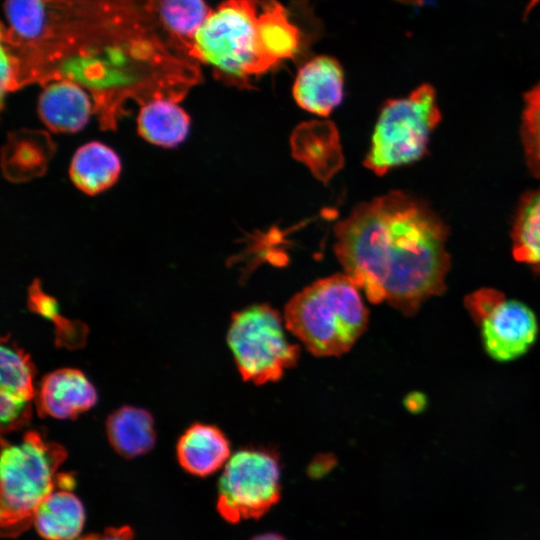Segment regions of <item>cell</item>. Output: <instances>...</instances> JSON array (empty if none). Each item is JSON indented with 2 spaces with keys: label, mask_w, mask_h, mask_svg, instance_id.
Masks as SVG:
<instances>
[{
  "label": "cell",
  "mask_w": 540,
  "mask_h": 540,
  "mask_svg": "<svg viewBox=\"0 0 540 540\" xmlns=\"http://www.w3.org/2000/svg\"><path fill=\"white\" fill-rule=\"evenodd\" d=\"M79 6L62 1L51 35L26 56L27 82L80 85L91 93L102 127L112 129L129 99L141 104L154 98L178 101L199 81L192 62L141 26L136 6Z\"/></svg>",
  "instance_id": "6da1fadb"
},
{
  "label": "cell",
  "mask_w": 540,
  "mask_h": 540,
  "mask_svg": "<svg viewBox=\"0 0 540 540\" xmlns=\"http://www.w3.org/2000/svg\"><path fill=\"white\" fill-rule=\"evenodd\" d=\"M335 253L368 300L404 315L445 291L447 230L424 204L394 191L358 205L335 227Z\"/></svg>",
  "instance_id": "7a4b0ae2"
},
{
  "label": "cell",
  "mask_w": 540,
  "mask_h": 540,
  "mask_svg": "<svg viewBox=\"0 0 540 540\" xmlns=\"http://www.w3.org/2000/svg\"><path fill=\"white\" fill-rule=\"evenodd\" d=\"M289 329L315 356L346 353L365 331L368 310L358 286L345 273L319 279L286 304Z\"/></svg>",
  "instance_id": "3957f363"
},
{
  "label": "cell",
  "mask_w": 540,
  "mask_h": 540,
  "mask_svg": "<svg viewBox=\"0 0 540 540\" xmlns=\"http://www.w3.org/2000/svg\"><path fill=\"white\" fill-rule=\"evenodd\" d=\"M65 448L28 431L16 443L2 440L0 463L1 535L14 538L26 531L36 510L59 486Z\"/></svg>",
  "instance_id": "277c9868"
},
{
  "label": "cell",
  "mask_w": 540,
  "mask_h": 540,
  "mask_svg": "<svg viewBox=\"0 0 540 540\" xmlns=\"http://www.w3.org/2000/svg\"><path fill=\"white\" fill-rule=\"evenodd\" d=\"M261 0H224L197 31L187 55L223 80L241 84L271 67L258 28Z\"/></svg>",
  "instance_id": "5b68a950"
},
{
  "label": "cell",
  "mask_w": 540,
  "mask_h": 540,
  "mask_svg": "<svg viewBox=\"0 0 540 540\" xmlns=\"http://www.w3.org/2000/svg\"><path fill=\"white\" fill-rule=\"evenodd\" d=\"M440 118L430 85L419 86L405 98L389 100L376 123L365 166L383 175L391 168L418 160Z\"/></svg>",
  "instance_id": "8992f818"
},
{
  "label": "cell",
  "mask_w": 540,
  "mask_h": 540,
  "mask_svg": "<svg viewBox=\"0 0 540 540\" xmlns=\"http://www.w3.org/2000/svg\"><path fill=\"white\" fill-rule=\"evenodd\" d=\"M227 343L245 381L256 385L279 380L300 355L286 338L283 320L267 304H255L232 315Z\"/></svg>",
  "instance_id": "52a82bcc"
},
{
  "label": "cell",
  "mask_w": 540,
  "mask_h": 540,
  "mask_svg": "<svg viewBox=\"0 0 540 540\" xmlns=\"http://www.w3.org/2000/svg\"><path fill=\"white\" fill-rule=\"evenodd\" d=\"M216 508L231 524L257 520L281 498L278 455L265 448L236 451L223 468L217 486Z\"/></svg>",
  "instance_id": "ba28073f"
},
{
  "label": "cell",
  "mask_w": 540,
  "mask_h": 540,
  "mask_svg": "<svg viewBox=\"0 0 540 540\" xmlns=\"http://www.w3.org/2000/svg\"><path fill=\"white\" fill-rule=\"evenodd\" d=\"M465 307L479 326L486 354L496 362L507 363L522 357L537 339L539 325L534 311L500 291H474L466 297Z\"/></svg>",
  "instance_id": "9c48e42d"
},
{
  "label": "cell",
  "mask_w": 540,
  "mask_h": 540,
  "mask_svg": "<svg viewBox=\"0 0 540 540\" xmlns=\"http://www.w3.org/2000/svg\"><path fill=\"white\" fill-rule=\"evenodd\" d=\"M35 397L40 415L73 419L95 405L97 392L82 371L62 368L42 378Z\"/></svg>",
  "instance_id": "30bf717a"
},
{
  "label": "cell",
  "mask_w": 540,
  "mask_h": 540,
  "mask_svg": "<svg viewBox=\"0 0 540 540\" xmlns=\"http://www.w3.org/2000/svg\"><path fill=\"white\" fill-rule=\"evenodd\" d=\"M293 95L303 109L327 116L343 97L342 67L330 56L311 59L299 70Z\"/></svg>",
  "instance_id": "8fae6325"
},
{
  "label": "cell",
  "mask_w": 540,
  "mask_h": 540,
  "mask_svg": "<svg viewBox=\"0 0 540 540\" xmlns=\"http://www.w3.org/2000/svg\"><path fill=\"white\" fill-rule=\"evenodd\" d=\"M38 112L51 131L75 133L86 126L94 107L83 87L68 80H54L45 83Z\"/></svg>",
  "instance_id": "7c38bea8"
},
{
  "label": "cell",
  "mask_w": 540,
  "mask_h": 540,
  "mask_svg": "<svg viewBox=\"0 0 540 540\" xmlns=\"http://www.w3.org/2000/svg\"><path fill=\"white\" fill-rule=\"evenodd\" d=\"M177 458L188 473L205 477L221 469L229 458L230 443L216 426L194 423L178 440Z\"/></svg>",
  "instance_id": "4fadbf2b"
},
{
  "label": "cell",
  "mask_w": 540,
  "mask_h": 540,
  "mask_svg": "<svg viewBox=\"0 0 540 540\" xmlns=\"http://www.w3.org/2000/svg\"><path fill=\"white\" fill-rule=\"evenodd\" d=\"M4 14L8 27L2 26V43L11 48L36 46L50 33L51 0H5Z\"/></svg>",
  "instance_id": "5bb4252c"
},
{
  "label": "cell",
  "mask_w": 540,
  "mask_h": 540,
  "mask_svg": "<svg viewBox=\"0 0 540 540\" xmlns=\"http://www.w3.org/2000/svg\"><path fill=\"white\" fill-rule=\"evenodd\" d=\"M121 167V160L111 147L98 141H91L79 147L74 153L69 175L80 191L96 195L117 182Z\"/></svg>",
  "instance_id": "9a60e30c"
},
{
  "label": "cell",
  "mask_w": 540,
  "mask_h": 540,
  "mask_svg": "<svg viewBox=\"0 0 540 540\" xmlns=\"http://www.w3.org/2000/svg\"><path fill=\"white\" fill-rule=\"evenodd\" d=\"M292 146L295 157L322 180L328 179L342 165L337 131L330 122L299 126L292 137Z\"/></svg>",
  "instance_id": "2e32d148"
},
{
  "label": "cell",
  "mask_w": 540,
  "mask_h": 540,
  "mask_svg": "<svg viewBox=\"0 0 540 540\" xmlns=\"http://www.w3.org/2000/svg\"><path fill=\"white\" fill-rule=\"evenodd\" d=\"M190 118L177 101L154 98L141 104L137 116V131L149 143L173 148L184 141Z\"/></svg>",
  "instance_id": "e0dca14e"
},
{
  "label": "cell",
  "mask_w": 540,
  "mask_h": 540,
  "mask_svg": "<svg viewBox=\"0 0 540 540\" xmlns=\"http://www.w3.org/2000/svg\"><path fill=\"white\" fill-rule=\"evenodd\" d=\"M85 521L84 507L71 490L56 488L40 504L33 524L46 540H75Z\"/></svg>",
  "instance_id": "ac0fdd59"
},
{
  "label": "cell",
  "mask_w": 540,
  "mask_h": 540,
  "mask_svg": "<svg viewBox=\"0 0 540 540\" xmlns=\"http://www.w3.org/2000/svg\"><path fill=\"white\" fill-rule=\"evenodd\" d=\"M106 434L113 449L125 458L149 452L156 441L152 415L145 409L129 405L108 416Z\"/></svg>",
  "instance_id": "d6986e66"
},
{
  "label": "cell",
  "mask_w": 540,
  "mask_h": 540,
  "mask_svg": "<svg viewBox=\"0 0 540 540\" xmlns=\"http://www.w3.org/2000/svg\"><path fill=\"white\" fill-rule=\"evenodd\" d=\"M258 28L261 49L271 68L297 52L301 40L299 29L279 2L261 0Z\"/></svg>",
  "instance_id": "ffe728a7"
},
{
  "label": "cell",
  "mask_w": 540,
  "mask_h": 540,
  "mask_svg": "<svg viewBox=\"0 0 540 540\" xmlns=\"http://www.w3.org/2000/svg\"><path fill=\"white\" fill-rule=\"evenodd\" d=\"M156 12L170 40L187 54L193 37L212 10L205 0H156Z\"/></svg>",
  "instance_id": "44dd1931"
},
{
  "label": "cell",
  "mask_w": 540,
  "mask_h": 540,
  "mask_svg": "<svg viewBox=\"0 0 540 540\" xmlns=\"http://www.w3.org/2000/svg\"><path fill=\"white\" fill-rule=\"evenodd\" d=\"M512 252L517 261L540 272V189L521 201L513 224Z\"/></svg>",
  "instance_id": "7402d4cb"
},
{
  "label": "cell",
  "mask_w": 540,
  "mask_h": 540,
  "mask_svg": "<svg viewBox=\"0 0 540 540\" xmlns=\"http://www.w3.org/2000/svg\"><path fill=\"white\" fill-rule=\"evenodd\" d=\"M35 368L25 351L3 339L0 347V394L31 401L36 396Z\"/></svg>",
  "instance_id": "603a6c76"
},
{
  "label": "cell",
  "mask_w": 540,
  "mask_h": 540,
  "mask_svg": "<svg viewBox=\"0 0 540 540\" xmlns=\"http://www.w3.org/2000/svg\"><path fill=\"white\" fill-rule=\"evenodd\" d=\"M27 299L32 312L54 324L57 346L73 349L84 344L87 327L81 322L63 317L57 300L43 290L38 280L30 285Z\"/></svg>",
  "instance_id": "cb8c5ba5"
},
{
  "label": "cell",
  "mask_w": 540,
  "mask_h": 540,
  "mask_svg": "<svg viewBox=\"0 0 540 540\" xmlns=\"http://www.w3.org/2000/svg\"><path fill=\"white\" fill-rule=\"evenodd\" d=\"M521 137L531 171L540 177V83L525 94Z\"/></svg>",
  "instance_id": "d4e9b609"
},
{
  "label": "cell",
  "mask_w": 540,
  "mask_h": 540,
  "mask_svg": "<svg viewBox=\"0 0 540 540\" xmlns=\"http://www.w3.org/2000/svg\"><path fill=\"white\" fill-rule=\"evenodd\" d=\"M32 414L30 401L0 394V422L2 432H12L25 426Z\"/></svg>",
  "instance_id": "484cf974"
},
{
  "label": "cell",
  "mask_w": 540,
  "mask_h": 540,
  "mask_svg": "<svg viewBox=\"0 0 540 540\" xmlns=\"http://www.w3.org/2000/svg\"><path fill=\"white\" fill-rule=\"evenodd\" d=\"M78 540H133V532L128 526L109 528L101 533L83 536Z\"/></svg>",
  "instance_id": "4316f807"
},
{
  "label": "cell",
  "mask_w": 540,
  "mask_h": 540,
  "mask_svg": "<svg viewBox=\"0 0 540 540\" xmlns=\"http://www.w3.org/2000/svg\"><path fill=\"white\" fill-rule=\"evenodd\" d=\"M405 405L407 406L408 410L412 412H419L424 408L425 398L419 393L410 394L405 401Z\"/></svg>",
  "instance_id": "83f0119b"
},
{
  "label": "cell",
  "mask_w": 540,
  "mask_h": 540,
  "mask_svg": "<svg viewBox=\"0 0 540 540\" xmlns=\"http://www.w3.org/2000/svg\"><path fill=\"white\" fill-rule=\"evenodd\" d=\"M250 540H286V539L278 533L268 532V533L258 534L252 537Z\"/></svg>",
  "instance_id": "f1b7e54d"
}]
</instances>
